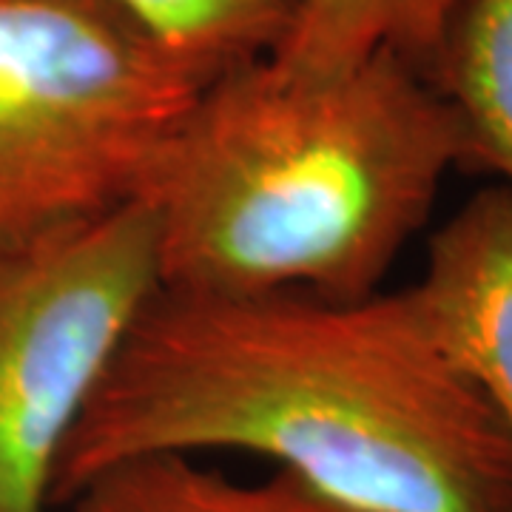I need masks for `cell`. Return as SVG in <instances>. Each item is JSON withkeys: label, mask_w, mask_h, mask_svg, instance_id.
Returning a JSON list of instances; mask_svg holds the SVG:
<instances>
[{"label": "cell", "mask_w": 512, "mask_h": 512, "mask_svg": "<svg viewBox=\"0 0 512 512\" xmlns=\"http://www.w3.org/2000/svg\"><path fill=\"white\" fill-rule=\"evenodd\" d=\"M208 83L109 0H0V239L137 200Z\"/></svg>", "instance_id": "3"}, {"label": "cell", "mask_w": 512, "mask_h": 512, "mask_svg": "<svg viewBox=\"0 0 512 512\" xmlns=\"http://www.w3.org/2000/svg\"><path fill=\"white\" fill-rule=\"evenodd\" d=\"M157 288L137 200L0 239V512H49L63 447Z\"/></svg>", "instance_id": "4"}, {"label": "cell", "mask_w": 512, "mask_h": 512, "mask_svg": "<svg viewBox=\"0 0 512 512\" xmlns=\"http://www.w3.org/2000/svg\"><path fill=\"white\" fill-rule=\"evenodd\" d=\"M191 69L220 74L268 57L291 26L296 0H109Z\"/></svg>", "instance_id": "9"}, {"label": "cell", "mask_w": 512, "mask_h": 512, "mask_svg": "<svg viewBox=\"0 0 512 512\" xmlns=\"http://www.w3.org/2000/svg\"><path fill=\"white\" fill-rule=\"evenodd\" d=\"M234 450L362 512H512V436L410 288H157L57 461L52 507L120 461Z\"/></svg>", "instance_id": "1"}, {"label": "cell", "mask_w": 512, "mask_h": 512, "mask_svg": "<svg viewBox=\"0 0 512 512\" xmlns=\"http://www.w3.org/2000/svg\"><path fill=\"white\" fill-rule=\"evenodd\" d=\"M467 165L456 109L399 55L322 74L259 57L202 89L137 202L163 288L359 299Z\"/></svg>", "instance_id": "2"}, {"label": "cell", "mask_w": 512, "mask_h": 512, "mask_svg": "<svg viewBox=\"0 0 512 512\" xmlns=\"http://www.w3.org/2000/svg\"><path fill=\"white\" fill-rule=\"evenodd\" d=\"M69 512H362L293 473L239 481L197 456H143L97 473L63 504Z\"/></svg>", "instance_id": "6"}, {"label": "cell", "mask_w": 512, "mask_h": 512, "mask_svg": "<svg viewBox=\"0 0 512 512\" xmlns=\"http://www.w3.org/2000/svg\"><path fill=\"white\" fill-rule=\"evenodd\" d=\"M421 308L512 436V191L487 185L427 242Z\"/></svg>", "instance_id": "5"}, {"label": "cell", "mask_w": 512, "mask_h": 512, "mask_svg": "<svg viewBox=\"0 0 512 512\" xmlns=\"http://www.w3.org/2000/svg\"><path fill=\"white\" fill-rule=\"evenodd\" d=\"M424 74L456 109L467 168L512 191V0H464Z\"/></svg>", "instance_id": "7"}, {"label": "cell", "mask_w": 512, "mask_h": 512, "mask_svg": "<svg viewBox=\"0 0 512 512\" xmlns=\"http://www.w3.org/2000/svg\"><path fill=\"white\" fill-rule=\"evenodd\" d=\"M464 0H296L271 60L293 72H339L390 52L427 72Z\"/></svg>", "instance_id": "8"}]
</instances>
